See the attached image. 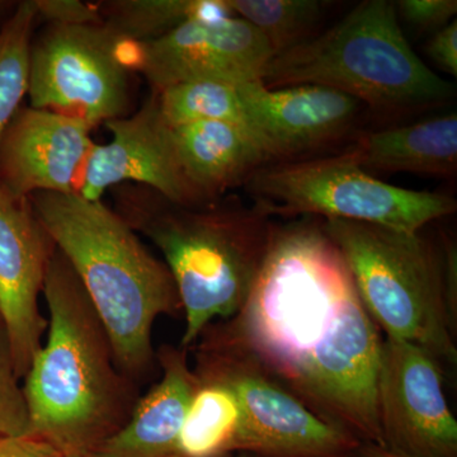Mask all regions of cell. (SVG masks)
I'll list each match as a JSON object with an SVG mask.
<instances>
[{"label":"cell","instance_id":"6da1fadb","mask_svg":"<svg viewBox=\"0 0 457 457\" xmlns=\"http://www.w3.org/2000/svg\"><path fill=\"white\" fill-rule=\"evenodd\" d=\"M206 329L253 357L328 425L383 446L376 380L384 338L320 219L276 224L248 300Z\"/></svg>","mask_w":457,"mask_h":457},{"label":"cell","instance_id":"7a4b0ae2","mask_svg":"<svg viewBox=\"0 0 457 457\" xmlns=\"http://www.w3.org/2000/svg\"><path fill=\"white\" fill-rule=\"evenodd\" d=\"M42 296L46 337L22 380L29 431L65 456L97 453L128 422L139 385L117 365L106 327L55 245Z\"/></svg>","mask_w":457,"mask_h":457},{"label":"cell","instance_id":"3957f363","mask_svg":"<svg viewBox=\"0 0 457 457\" xmlns=\"http://www.w3.org/2000/svg\"><path fill=\"white\" fill-rule=\"evenodd\" d=\"M106 327L117 365L139 385L156 362L153 328L182 312L170 270L119 212L78 191L29 197Z\"/></svg>","mask_w":457,"mask_h":457},{"label":"cell","instance_id":"277c9868","mask_svg":"<svg viewBox=\"0 0 457 457\" xmlns=\"http://www.w3.org/2000/svg\"><path fill=\"white\" fill-rule=\"evenodd\" d=\"M156 197H131L119 213L161 252L185 315L179 345L188 351L210 324L243 308L276 222L253 206L187 207Z\"/></svg>","mask_w":457,"mask_h":457},{"label":"cell","instance_id":"5b68a950","mask_svg":"<svg viewBox=\"0 0 457 457\" xmlns=\"http://www.w3.org/2000/svg\"><path fill=\"white\" fill-rule=\"evenodd\" d=\"M261 82L326 87L386 116L425 112L453 97V86L411 49L390 0L360 3L326 32L278 54Z\"/></svg>","mask_w":457,"mask_h":457},{"label":"cell","instance_id":"8992f818","mask_svg":"<svg viewBox=\"0 0 457 457\" xmlns=\"http://www.w3.org/2000/svg\"><path fill=\"white\" fill-rule=\"evenodd\" d=\"M341 252L361 302L386 338L416 345L456 365L457 312L447 297L440 249L420 233L321 220Z\"/></svg>","mask_w":457,"mask_h":457},{"label":"cell","instance_id":"52a82bcc","mask_svg":"<svg viewBox=\"0 0 457 457\" xmlns=\"http://www.w3.org/2000/svg\"><path fill=\"white\" fill-rule=\"evenodd\" d=\"M263 215L315 218L378 225L420 233L426 225L456 212L455 198L389 185L345 154L266 164L245 183Z\"/></svg>","mask_w":457,"mask_h":457},{"label":"cell","instance_id":"ba28073f","mask_svg":"<svg viewBox=\"0 0 457 457\" xmlns=\"http://www.w3.org/2000/svg\"><path fill=\"white\" fill-rule=\"evenodd\" d=\"M200 380L236 394L243 414L239 451L262 457H354L361 442L328 425L260 363L212 330L189 348Z\"/></svg>","mask_w":457,"mask_h":457},{"label":"cell","instance_id":"9c48e42d","mask_svg":"<svg viewBox=\"0 0 457 457\" xmlns=\"http://www.w3.org/2000/svg\"><path fill=\"white\" fill-rule=\"evenodd\" d=\"M120 40L104 22L49 25L31 45V107L75 117L95 128L130 104V78Z\"/></svg>","mask_w":457,"mask_h":457},{"label":"cell","instance_id":"30bf717a","mask_svg":"<svg viewBox=\"0 0 457 457\" xmlns=\"http://www.w3.org/2000/svg\"><path fill=\"white\" fill-rule=\"evenodd\" d=\"M376 404L383 446L414 457H457V420L441 362L429 352L385 337Z\"/></svg>","mask_w":457,"mask_h":457},{"label":"cell","instance_id":"8fae6325","mask_svg":"<svg viewBox=\"0 0 457 457\" xmlns=\"http://www.w3.org/2000/svg\"><path fill=\"white\" fill-rule=\"evenodd\" d=\"M130 45L126 65L156 92L192 82H255L275 57L262 33L237 16L188 21L163 37Z\"/></svg>","mask_w":457,"mask_h":457},{"label":"cell","instance_id":"7c38bea8","mask_svg":"<svg viewBox=\"0 0 457 457\" xmlns=\"http://www.w3.org/2000/svg\"><path fill=\"white\" fill-rule=\"evenodd\" d=\"M245 128L269 164L315 158L351 137L363 111L357 99L314 86L267 88L261 80L239 84Z\"/></svg>","mask_w":457,"mask_h":457},{"label":"cell","instance_id":"4fadbf2b","mask_svg":"<svg viewBox=\"0 0 457 457\" xmlns=\"http://www.w3.org/2000/svg\"><path fill=\"white\" fill-rule=\"evenodd\" d=\"M112 140L90 149L78 194L89 201L121 182L140 183L179 206H204L180 167L171 126L159 106L158 95L130 117L104 123Z\"/></svg>","mask_w":457,"mask_h":457},{"label":"cell","instance_id":"5bb4252c","mask_svg":"<svg viewBox=\"0 0 457 457\" xmlns=\"http://www.w3.org/2000/svg\"><path fill=\"white\" fill-rule=\"evenodd\" d=\"M53 249L29 198L16 200L0 188V321L21 380L46 335L40 297Z\"/></svg>","mask_w":457,"mask_h":457},{"label":"cell","instance_id":"9a60e30c","mask_svg":"<svg viewBox=\"0 0 457 457\" xmlns=\"http://www.w3.org/2000/svg\"><path fill=\"white\" fill-rule=\"evenodd\" d=\"M92 128L75 117L20 108L0 137V188L16 200L38 192H73Z\"/></svg>","mask_w":457,"mask_h":457},{"label":"cell","instance_id":"2e32d148","mask_svg":"<svg viewBox=\"0 0 457 457\" xmlns=\"http://www.w3.org/2000/svg\"><path fill=\"white\" fill-rule=\"evenodd\" d=\"M188 353L170 345L155 351L161 380L140 395L128 422L99 449V455L177 457L180 429L200 383Z\"/></svg>","mask_w":457,"mask_h":457},{"label":"cell","instance_id":"e0dca14e","mask_svg":"<svg viewBox=\"0 0 457 457\" xmlns=\"http://www.w3.org/2000/svg\"><path fill=\"white\" fill-rule=\"evenodd\" d=\"M171 132L183 173L204 204L245 186L255 170L269 164L260 143L243 125L196 121L171 126Z\"/></svg>","mask_w":457,"mask_h":457},{"label":"cell","instance_id":"ac0fdd59","mask_svg":"<svg viewBox=\"0 0 457 457\" xmlns=\"http://www.w3.org/2000/svg\"><path fill=\"white\" fill-rule=\"evenodd\" d=\"M368 173H414L453 179L457 171V116L441 114L360 135L342 150Z\"/></svg>","mask_w":457,"mask_h":457},{"label":"cell","instance_id":"d6986e66","mask_svg":"<svg viewBox=\"0 0 457 457\" xmlns=\"http://www.w3.org/2000/svg\"><path fill=\"white\" fill-rule=\"evenodd\" d=\"M198 381L180 429L177 457H234L243 428L236 394L216 381Z\"/></svg>","mask_w":457,"mask_h":457},{"label":"cell","instance_id":"ffe728a7","mask_svg":"<svg viewBox=\"0 0 457 457\" xmlns=\"http://www.w3.org/2000/svg\"><path fill=\"white\" fill-rule=\"evenodd\" d=\"M236 17L228 0H117L107 3L104 25L125 42L163 37L192 20Z\"/></svg>","mask_w":457,"mask_h":457},{"label":"cell","instance_id":"44dd1931","mask_svg":"<svg viewBox=\"0 0 457 457\" xmlns=\"http://www.w3.org/2000/svg\"><path fill=\"white\" fill-rule=\"evenodd\" d=\"M326 4L319 0H228L236 16L262 33L275 56L312 37Z\"/></svg>","mask_w":457,"mask_h":457},{"label":"cell","instance_id":"7402d4cb","mask_svg":"<svg viewBox=\"0 0 457 457\" xmlns=\"http://www.w3.org/2000/svg\"><path fill=\"white\" fill-rule=\"evenodd\" d=\"M37 20L33 0L20 5L0 29V137L29 93V53Z\"/></svg>","mask_w":457,"mask_h":457},{"label":"cell","instance_id":"603a6c76","mask_svg":"<svg viewBox=\"0 0 457 457\" xmlns=\"http://www.w3.org/2000/svg\"><path fill=\"white\" fill-rule=\"evenodd\" d=\"M164 119L171 126L222 121L245 126L239 84L192 82L156 92Z\"/></svg>","mask_w":457,"mask_h":457},{"label":"cell","instance_id":"cb8c5ba5","mask_svg":"<svg viewBox=\"0 0 457 457\" xmlns=\"http://www.w3.org/2000/svg\"><path fill=\"white\" fill-rule=\"evenodd\" d=\"M21 381L14 369L7 335L0 323V437H18L31 433Z\"/></svg>","mask_w":457,"mask_h":457},{"label":"cell","instance_id":"d4e9b609","mask_svg":"<svg viewBox=\"0 0 457 457\" xmlns=\"http://www.w3.org/2000/svg\"><path fill=\"white\" fill-rule=\"evenodd\" d=\"M396 16L418 31H438L455 20L456 0H399Z\"/></svg>","mask_w":457,"mask_h":457},{"label":"cell","instance_id":"484cf974","mask_svg":"<svg viewBox=\"0 0 457 457\" xmlns=\"http://www.w3.org/2000/svg\"><path fill=\"white\" fill-rule=\"evenodd\" d=\"M37 17L49 25H97L104 22L98 8L80 0H33Z\"/></svg>","mask_w":457,"mask_h":457},{"label":"cell","instance_id":"4316f807","mask_svg":"<svg viewBox=\"0 0 457 457\" xmlns=\"http://www.w3.org/2000/svg\"><path fill=\"white\" fill-rule=\"evenodd\" d=\"M427 55L445 73L457 75V22L456 18L449 25L433 33L426 46Z\"/></svg>","mask_w":457,"mask_h":457},{"label":"cell","instance_id":"83f0119b","mask_svg":"<svg viewBox=\"0 0 457 457\" xmlns=\"http://www.w3.org/2000/svg\"><path fill=\"white\" fill-rule=\"evenodd\" d=\"M0 457H65L44 438L29 433L18 437H0Z\"/></svg>","mask_w":457,"mask_h":457},{"label":"cell","instance_id":"f1b7e54d","mask_svg":"<svg viewBox=\"0 0 457 457\" xmlns=\"http://www.w3.org/2000/svg\"><path fill=\"white\" fill-rule=\"evenodd\" d=\"M354 457H414L404 455V453H395V451L387 449L376 444H361L356 451Z\"/></svg>","mask_w":457,"mask_h":457},{"label":"cell","instance_id":"f546056e","mask_svg":"<svg viewBox=\"0 0 457 457\" xmlns=\"http://www.w3.org/2000/svg\"><path fill=\"white\" fill-rule=\"evenodd\" d=\"M234 457H262V456L254 455V453H236V455H234Z\"/></svg>","mask_w":457,"mask_h":457},{"label":"cell","instance_id":"4dcf8cb0","mask_svg":"<svg viewBox=\"0 0 457 457\" xmlns=\"http://www.w3.org/2000/svg\"><path fill=\"white\" fill-rule=\"evenodd\" d=\"M0 8H2V3H0Z\"/></svg>","mask_w":457,"mask_h":457},{"label":"cell","instance_id":"1f68e13d","mask_svg":"<svg viewBox=\"0 0 457 457\" xmlns=\"http://www.w3.org/2000/svg\"><path fill=\"white\" fill-rule=\"evenodd\" d=\"M0 323H2V321H0Z\"/></svg>","mask_w":457,"mask_h":457}]
</instances>
